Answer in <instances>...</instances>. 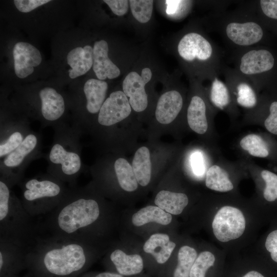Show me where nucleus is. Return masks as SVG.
<instances>
[{"instance_id":"1","label":"nucleus","mask_w":277,"mask_h":277,"mask_svg":"<svg viewBox=\"0 0 277 277\" xmlns=\"http://www.w3.org/2000/svg\"><path fill=\"white\" fill-rule=\"evenodd\" d=\"M89 187L70 188L62 202L48 214L39 230L47 235L70 239L91 245L102 218V203Z\"/></svg>"},{"instance_id":"2","label":"nucleus","mask_w":277,"mask_h":277,"mask_svg":"<svg viewBox=\"0 0 277 277\" xmlns=\"http://www.w3.org/2000/svg\"><path fill=\"white\" fill-rule=\"evenodd\" d=\"M91 245L50 235L39 236L28 248L26 262L50 275L67 277L83 270L89 262Z\"/></svg>"},{"instance_id":"3","label":"nucleus","mask_w":277,"mask_h":277,"mask_svg":"<svg viewBox=\"0 0 277 277\" xmlns=\"http://www.w3.org/2000/svg\"><path fill=\"white\" fill-rule=\"evenodd\" d=\"M53 128L52 143L45 156L48 162L47 173L69 187H75L83 169L80 142L82 132L76 127L64 122Z\"/></svg>"},{"instance_id":"4","label":"nucleus","mask_w":277,"mask_h":277,"mask_svg":"<svg viewBox=\"0 0 277 277\" xmlns=\"http://www.w3.org/2000/svg\"><path fill=\"white\" fill-rule=\"evenodd\" d=\"M21 200L0 179V239L28 248L38 235V226Z\"/></svg>"},{"instance_id":"5","label":"nucleus","mask_w":277,"mask_h":277,"mask_svg":"<svg viewBox=\"0 0 277 277\" xmlns=\"http://www.w3.org/2000/svg\"><path fill=\"white\" fill-rule=\"evenodd\" d=\"M21 202L32 217L48 214L66 197L70 188L49 174H39L19 184Z\"/></svg>"},{"instance_id":"6","label":"nucleus","mask_w":277,"mask_h":277,"mask_svg":"<svg viewBox=\"0 0 277 277\" xmlns=\"http://www.w3.org/2000/svg\"><path fill=\"white\" fill-rule=\"evenodd\" d=\"M41 133L33 130L14 151L0 160V179L11 188L23 180L27 167L43 156Z\"/></svg>"},{"instance_id":"7","label":"nucleus","mask_w":277,"mask_h":277,"mask_svg":"<svg viewBox=\"0 0 277 277\" xmlns=\"http://www.w3.org/2000/svg\"><path fill=\"white\" fill-rule=\"evenodd\" d=\"M177 49L184 61L202 64L214 77L217 76L221 68L220 52L213 42L203 35L196 32L185 34L180 40Z\"/></svg>"},{"instance_id":"8","label":"nucleus","mask_w":277,"mask_h":277,"mask_svg":"<svg viewBox=\"0 0 277 277\" xmlns=\"http://www.w3.org/2000/svg\"><path fill=\"white\" fill-rule=\"evenodd\" d=\"M222 30L228 42L239 49L252 47L263 38L261 26L254 17H231L223 21Z\"/></svg>"},{"instance_id":"9","label":"nucleus","mask_w":277,"mask_h":277,"mask_svg":"<svg viewBox=\"0 0 277 277\" xmlns=\"http://www.w3.org/2000/svg\"><path fill=\"white\" fill-rule=\"evenodd\" d=\"M238 51L239 53L235 58L234 69L254 85L258 77L270 71L274 66V56L266 49L252 47Z\"/></svg>"},{"instance_id":"10","label":"nucleus","mask_w":277,"mask_h":277,"mask_svg":"<svg viewBox=\"0 0 277 277\" xmlns=\"http://www.w3.org/2000/svg\"><path fill=\"white\" fill-rule=\"evenodd\" d=\"M213 234L222 242L238 239L246 228V220L242 211L231 206H224L214 215L212 222Z\"/></svg>"},{"instance_id":"11","label":"nucleus","mask_w":277,"mask_h":277,"mask_svg":"<svg viewBox=\"0 0 277 277\" xmlns=\"http://www.w3.org/2000/svg\"><path fill=\"white\" fill-rule=\"evenodd\" d=\"M38 107L35 116L43 128H52L63 122L66 104L63 96L54 88L46 87L38 92Z\"/></svg>"},{"instance_id":"12","label":"nucleus","mask_w":277,"mask_h":277,"mask_svg":"<svg viewBox=\"0 0 277 277\" xmlns=\"http://www.w3.org/2000/svg\"><path fill=\"white\" fill-rule=\"evenodd\" d=\"M25 116L17 118L1 116L0 124V158L2 159L16 149L31 131Z\"/></svg>"},{"instance_id":"13","label":"nucleus","mask_w":277,"mask_h":277,"mask_svg":"<svg viewBox=\"0 0 277 277\" xmlns=\"http://www.w3.org/2000/svg\"><path fill=\"white\" fill-rule=\"evenodd\" d=\"M108 84L106 82L98 79L91 78L85 83L83 87L85 104L84 108L77 117L73 121L72 125L77 127L82 118L84 111L86 115L82 132L90 128L88 115L98 114L105 101Z\"/></svg>"},{"instance_id":"14","label":"nucleus","mask_w":277,"mask_h":277,"mask_svg":"<svg viewBox=\"0 0 277 277\" xmlns=\"http://www.w3.org/2000/svg\"><path fill=\"white\" fill-rule=\"evenodd\" d=\"M131 111L129 100L123 91L110 93L103 103L97 117L99 126L110 127L127 117Z\"/></svg>"},{"instance_id":"15","label":"nucleus","mask_w":277,"mask_h":277,"mask_svg":"<svg viewBox=\"0 0 277 277\" xmlns=\"http://www.w3.org/2000/svg\"><path fill=\"white\" fill-rule=\"evenodd\" d=\"M151 77V69L146 67L143 69L141 75L135 71L129 73L123 82V92L129 97L130 106L136 112H142L147 107L148 98L145 86Z\"/></svg>"},{"instance_id":"16","label":"nucleus","mask_w":277,"mask_h":277,"mask_svg":"<svg viewBox=\"0 0 277 277\" xmlns=\"http://www.w3.org/2000/svg\"><path fill=\"white\" fill-rule=\"evenodd\" d=\"M224 73L229 88L233 90L237 104L246 109L253 108L258 103L253 84L234 69H224Z\"/></svg>"},{"instance_id":"17","label":"nucleus","mask_w":277,"mask_h":277,"mask_svg":"<svg viewBox=\"0 0 277 277\" xmlns=\"http://www.w3.org/2000/svg\"><path fill=\"white\" fill-rule=\"evenodd\" d=\"M13 55L15 73L20 78H24L32 74L34 68L42 62L39 50L26 42L17 43L13 47Z\"/></svg>"},{"instance_id":"18","label":"nucleus","mask_w":277,"mask_h":277,"mask_svg":"<svg viewBox=\"0 0 277 277\" xmlns=\"http://www.w3.org/2000/svg\"><path fill=\"white\" fill-rule=\"evenodd\" d=\"M93 69L100 80L113 79L121 73L119 68L108 57L107 42L103 39L96 41L93 46Z\"/></svg>"},{"instance_id":"19","label":"nucleus","mask_w":277,"mask_h":277,"mask_svg":"<svg viewBox=\"0 0 277 277\" xmlns=\"http://www.w3.org/2000/svg\"><path fill=\"white\" fill-rule=\"evenodd\" d=\"M183 105V97L180 92L173 90L163 93L159 98L155 115L157 122L169 124L180 112Z\"/></svg>"},{"instance_id":"20","label":"nucleus","mask_w":277,"mask_h":277,"mask_svg":"<svg viewBox=\"0 0 277 277\" xmlns=\"http://www.w3.org/2000/svg\"><path fill=\"white\" fill-rule=\"evenodd\" d=\"M67 61L71 69L68 70L71 78H75L87 73L93 63V49L89 45L78 47L67 54Z\"/></svg>"},{"instance_id":"21","label":"nucleus","mask_w":277,"mask_h":277,"mask_svg":"<svg viewBox=\"0 0 277 277\" xmlns=\"http://www.w3.org/2000/svg\"><path fill=\"white\" fill-rule=\"evenodd\" d=\"M169 236L164 233L151 235L143 246L144 251L153 255L157 263L164 264L169 259L175 247Z\"/></svg>"},{"instance_id":"22","label":"nucleus","mask_w":277,"mask_h":277,"mask_svg":"<svg viewBox=\"0 0 277 277\" xmlns=\"http://www.w3.org/2000/svg\"><path fill=\"white\" fill-rule=\"evenodd\" d=\"M206 109V103L202 97H192L187 109V122L190 129L197 134H203L208 129Z\"/></svg>"},{"instance_id":"23","label":"nucleus","mask_w":277,"mask_h":277,"mask_svg":"<svg viewBox=\"0 0 277 277\" xmlns=\"http://www.w3.org/2000/svg\"><path fill=\"white\" fill-rule=\"evenodd\" d=\"M109 259L122 275L136 274L143 269L142 258L137 254L128 255L122 250L116 249L110 254Z\"/></svg>"},{"instance_id":"24","label":"nucleus","mask_w":277,"mask_h":277,"mask_svg":"<svg viewBox=\"0 0 277 277\" xmlns=\"http://www.w3.org/2000/svg\"><path fill=\"white\" fill-rule=\"evenodd\" d=\"M27 249L12 242L0 239V270L12 268L26 262Z\"/></svg>"},{"instance_id":"25","label":"nucleus","mask_w":277,"mask_h":277,"mask_svg":"<svg viewBox=\"0 0 277 277\" xmlns=\"http://www.w3.org/2000/svg\"><path fill=\"white\" fill-rule=\"evenodd\" d=\"M188 201V196L185 193L161 190L156 194L154 203L166 212L178 215L187 206Z\"/></svg>"},{"instance_id":"26","label":"nucleus","mask_w":277,"mask_h":277,"mask_svg":"<svg viewBox=\"0 0 277 277\" xmlns=\"http://www.w3.org/2000/svg\"><path fill=\"white\" fill-rule=\"evenodd\" d=\"M132 167L138 183L142 186H146L150 181L151 175L150 152L147 147L142 146L136 150Z\"/></svg>"},{"instance_id":"27","label":"nucleus","mask_w":277,"mask_h":277,"mask_svg":"<svg viewBox=\"0 0 277 277\" xmlns=\"http://www.w3.org/2000/svg\"><path fill=\"white\" fill-rule=\"evenodd\" d=\"M172 220L171 215L157 206L145 207L133 214L132 222L136 226H141L150 222L167 225Z\"/></svg>"},{"instance_id":"28","label":"nucleus","mask_w":277,"mask_h":277,"mask_svg":"<svg viewBox=\"0 0 277 277\" xmlns=\"http://www.w3.org/2000/svg\"><path fill=\"white\" fill-rule=\"evenodd\" d=\"M113 171L120 187L125 191H135L138 182L132 166L124 158H118L113 163Z\"/></svg>"},{"instance_id":"29","label":"nucleus","mask_w":277,"mask_h":277,"mask_svg":"<svg viewBox=\"0 0 277 277\" xmlns=\"http://www.w3.org/2000/svg\"><path fill=\"white\" fill-rule=\"evenodd\" d=\"M205 185L209 189L221 192L230 191L233 189V185L227 171L217 165L211 166L207 170Z\"/></svg>"},{"instance_id":"30","label":"nucleus","mask_w":277,"mask_h":277,"mask_svg":"<svg viewBox=\"0 0 277 277\" xmlns=\"http://www.w3.org/2000/svg\"><path fill=\"white\" fill-rule=\"evenodd\" d=\"M209 98L216 108L225 109L231 101V91L227 84L215 76L211 81Z\"/></svg>"},{"instance_id":"31","label":"nucleus","mask_w":277,"mask_h":277,"mask_svg":"<svg viewBox=\"0 0 277 277\" xmlns=\"http://www.w3.org/2000/svg\"><path fill=\"white\" fill-rule=\"evenodd\" d=\"M197 256L195 249L185 245L180 248L177 254V265L173 277H189L192 266Z\"/></svg>"},{"instance_id":"32","label":"nucleus","mask_w":277,"mask_h":277,"mask_svg":"<svg viewBox=\"0 0 277 277\" xmlns=\"http://www.w3.org/2000/svg\"><path fill=\"white\" fill-rule=\"evenodd\" d=\"M241 147L251 156L266 157L269 155L267 145L261 136L256 134H249L242 138Z\"/></svg>"},{"instance_id":"33","label":"nucleus","mask_w":277,"mask_h":277,"mask_svg":"<svg viewBox=\"0 0 277 277\" xmlns=\"http://www.w3.org/2000/svg\"><path fill=\"white\" fill-rule=\"evenodd\" d=\"M215 258L209 251H203L197 256L190 271L189 277H205L208 269L213 266Z\"/></svg>"},{"instance_id":"34","label":"nucleus","mask_w":277,"mask_h":277,"mask_svg":"<svg viewBox=\"0 0 277 277\" xmlns=\"http://www.w3.org/2000/svg\"><path fill=\"white\" fill-rule=\"evenodd\" d=\"M129 4L131 12L136 21L146 23L150 19L153 8V1L130 0Z\"/></svg>"},{"instance_id":"35","label":"nucleus","mask_w":277,"mask_h":277,"mask_svg":"<svg viewBox=\"0 0 277 277\" xmlns=\"http://www.w3.org/2000/svg\"><path fill=\"white\" fill-rule=\"evenodd\" d=\"M261 174L266 185L264 197L268 202H273L277 199V175L267 170L262 171Z\"/></svg>"},{"instance_id":"36","label":"nucleus","mask_w":277,"mask_h":277,"mask_svg":"<svg viewBox=\"0 0 277 277\" xmlns=\"http://www.w3.org/2000/svg\"><path fill=\"white\" fill-rule=\"evenodd\" d=\"M50 2L49 0H15L14 4L18 11L27 13Z\"/></svg>"},{"instance_id":"37","label":"nucleus","mask_w":277,"mask_h":277,"mask_svg":"<svg viewBox=\"0 0 277 277\" xmlns=\"http://www.w3.org/2000/svg\"><path fill=\"white\" fill-rule=\"evenodd\" d=\"M269 111V114L264 122V126L269 132L277 134V101L271 103Z\"/></svg>"},{"instance_id":"38","label":"nucleus","mask_w":277,"mask_h":277,"mask_svg":"<svg viewBox=\"0 0 277 277\" xmlns=\"http://www.w3.org/2000/svg\"><path fill=\"white\" fill-rule=\"evenodd\" d=\"M259 7L267 17L277 20V0H261Z\"/></svg>"},{"instance_id":"39","label":"nucleus","mask_w":277,"mask_h":277,"mask_svg":"<svg viewBox=\"0 0 277 277\" xmlns=\"http://www.w3.org/2000/svg\"><path fill=\"white\" fill-rule=\"evenodd\" d=\"M104 2L107 4L113 13L117 16H123L128 12L129 1L104 0Z\"/></svg>"},{"instance_id":"40","label":"nucleus","mask_w":277,"mask_h":277,"mask_svg":"<svg viewBox=\"0 0 277 277\" xmlns=\"http://www.w3.org/2000/svg\"><path fill=\"white\" fill-rule=\"evenodd\" d=\"M265 245L266 250L270 253L271 259L277 263V229L268 235Z\"/></svg>"},{"instance_id":"41","label":"nucleus","mask_w":277,"mask_h":277,"mask_svg":"<svg viewBox=\"0 0 277 277\" xmlns=\"http://www.w3.org/2000/svg\"><path fill=\"white\" fill-rule=\"evenodd\" d=\"M193 166L194 171L198 173H200V171L202 168V163L198 156H195V158L193 160Z\"/></svg>"},{"instance_id":"42","label":"nucleus","mask_w":277,"mask_h":277,"mask_svg":"<svg viewBox=\"0 0 277 277\" xmlns=\"http://www.w3.org/2000/svg\"><path fill=\"white\" fill-rule=\"evenodd\" d=\"M94 277H123L122 275L110 272H104L97 274Z\"/></svg>"},{"instance_id":"43","label":"nucleus","mask_w":277,"mask_h":277,"mask_svg":"<svg viewBox=\"0 0 277 277\" xmlns=\"http://www.w3.org/2000/svg\"><path fill=\"white\" fill-rule=\"evenodd\" d=\"M242 277H264L261 273L257 271L252 270L248 272Z\"/></svg>"}]
</instances>
